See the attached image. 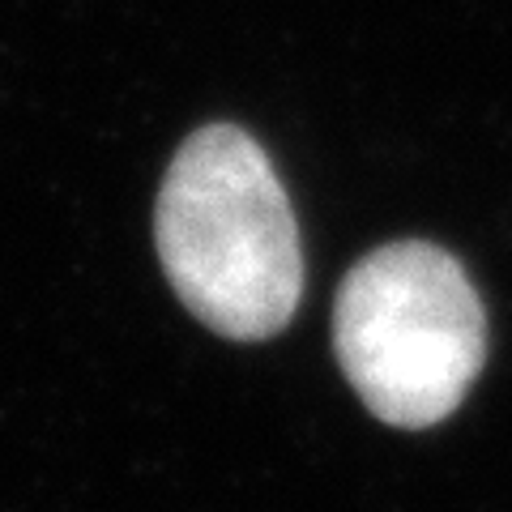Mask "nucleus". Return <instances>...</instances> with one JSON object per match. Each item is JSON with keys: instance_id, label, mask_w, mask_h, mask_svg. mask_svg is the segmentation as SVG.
<instances>
[{"instance_id": "obj_1", "label": "nucleus", "mask_w": 512, "mask_h": 512, "mask_svg": "<svg viewBox=\"0 0 512 512\" xmlns=\"http://www.w3.org/2000/svg\"><path fill=\"white\" fill-rule=\"evenodd\" d=\"M154 244L184 308L222 338H274L299 308L303 252L291 197L235 124L197 128L171 158Z\"/></svg>"}, {"instance_id": "obj_2", "label": "nucleus", "mask_w": 512, "mask_h": 512, "mask_svg": "<svg viewBox=\"0 0 512 512\" xmlns=\"http://www.w3.org/2000/svg\"><path fill=\"white\" fill-rule=\"evenodd\" d=\"M333 346L376 419L431 427L466 402L483 372L487 316L457 256L402 239L363 256L346 274Z\"/></svg>"}]
</instances>
